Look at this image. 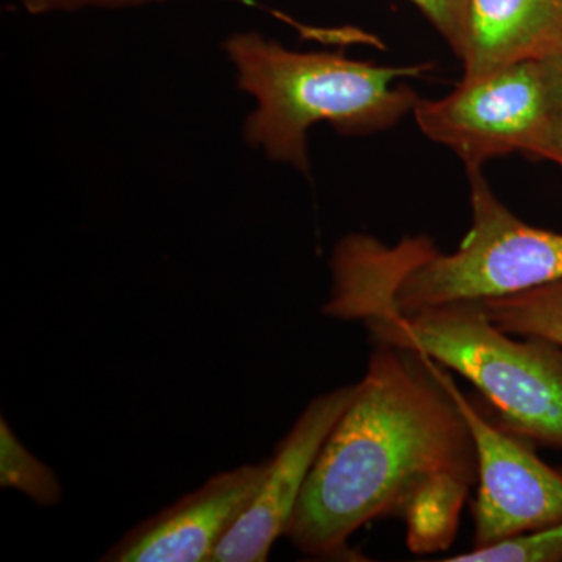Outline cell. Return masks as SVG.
Instances as JSON below:
<instances>
[{
  "label": "cell",
  "instance_id": "6da1fadb",
  "mask_svg": "<svg viewBox=\"0 0 562 562\" xmlns=\"http://www.w3.org/2000/svg\"><path fill=\"white\" fill-rule=\"evenodd\" d=\"M446 372L419 351L376 342L288 525L302 553L347 554L355 532L402 517L413 495L441 473L479 480L472 432Z\"/></svg>",
  "mask_w": 562,
  "mask_h": 562
},
{
  "label": "cell",
  "instance_id": "7a4b0ae2",
  "mask_svg": "<svg viewBox=\"0 0 562 562\" xmlns=\"http://www.w3.org/2000/svg\"><path fill=\"white\" fill-rule=\"evenodd\" d=\"M472 225L442 254L425 236L387 246L349 235L331 255V291L322 313L368 322L452 303L505 297L562 280V233L532 227L498 201L482 169H468Z\"/></svg>",
  "mask_w": 562,
  "mask_h": 562
},
{
  "label": "cell",
  "instance_id": "3957f363",
  "mask_svg": "<svg viewBox=\"0 0 562 562\" xmlns=\"http://www.w3.org/2000/svg\"><path fill=\"white\" fill-rule=\"evenodd\" d=\"M224 50L238 87L255 99L244 139L273 161L310 172L308 132L327 122L342 135H371L394 127L413 111L417 94L394 87L430 66L373 65L331 52H297L260 33H235Z\"/></svg>",
  "mask_w": 562,
  "mask_h": 562
},
{
  "label": "cell",
  "instance_id": "277c9868",
  "mask_svg": "<svg viewBox=\"0 0 562 562\" xmlns=\"http://www.w3.org/2000/svg\"><path fill=\"white\" fill-rule=\"evenodd\" d=\"M373 341L419 351L460 373L490 402L503 428L532 443L562 449V349L516 339L479 302L452 303L366 322Z\"/></svg>",
  "mask_w": 562,
  "mask_h": 562
},
{
  "label": "cell",
  "instance_id": "5b68a950",
  "mask_svg": "<svg viewBox=\"0 0 562 562\" xmlns=\"http://www.w3.org/2000/svg\"><path fill=\"white\" fill-rule=\"evenodd\" d=\"M413 114L420 132L458 155L465 169L512 154L531 157L554 121L539 60L462 77L446 98L417 99Z\"/></svg>",
  "mask_w": 562,
  "mask_h": 562
},
{
  "label": "cell",
  "instance_id": "8992f818",
  "mask_svg": "<svg viewBox=\"0 0 562 562\" xmlns=\"http://www.w3.org/2000/svg\"><path fill=\"white\" fill-rule=\"evenodd\" d=\"M446 379L475 443L480 487L472 505L473 549L562 522V471L546 464L535 443L484 416L449 369Z\"/></svg>",
  "mask_w": 562,
  "mask_h": 562
},
{
  "label": "cell",
  "instance_id": "52a82bcc",
  "mask_svg": "<svg viewBox=\"0 0 562 562\" xmlns=\"http://www.w3.org/2000/svg\"><path fill=\"white\" fill-rule=\"evenodd\" d=\"M358 392V383L317 395L268 460L260 490L211 562H262L288 525L322 447Z\"/></svg>",
  "mask_w": 562,
  "mask_h": 562
},
{
  "label": "cell",
  "instance_id": "ba28073f",
  "mask_svg": "<svg viewBox=\"0 0 562 562\" xmlns=\"http://www.w3.org/2000/svg\"><path fill=\"white\" fill-rule=\"evenodd\" d=\"M266 472L268 460L216 473L199 490L136 525L102 561L211 562L249 508Z\"/></svg>",
  "mask_w": 562,
  "mask_h": 562
},
{
  "label": "cell",
  "instance_id": "9c48e42d",
  "mask_svg": "<svg viewBox=\"0 0 562 562\" xmlns=\"http://www.w3.org/2000/svg\"><path fill=\"white\" fill-rule=\"evenodd\" d=\"M562 52V0H469L464 77Z\"/></svg>",
  "mask_w": 562,
  "mask_h": 562
},
{
  "label": "cell",
  "instance_id": "30bf717a",
  "mask_svg": "<svg viewBox=\"0 0 562 562\" xmlns=\"http://www.w3.org/2000/svg\"><path fill=\"white\" fill-rule=\"evenodd\" d=\"M475 480L441 473L425 483L406 505V543L413 553L431 554L449 549L460 527V516Z\"/></svg>",
  "mask_w": 562,
  "mask_h": 562
},
{
  "label": "cell",
  "instance_id": "8fae6325",
  "mask_svg": "<svg viewBox=\"0 0 562 562\" xmlns=\"http://www.w3.org/2000/svg\"><path fill=\"white\" fill-rule=\"evenodd\" d=\"M498 328L520 338H539L562 349V280L479 302Z\"/></svg>",
  "mask_w": 562,
  "mask_h": 562
},
{
  "label": "cell",
  "instance_id": "7c38bea8",
  "mask_svg": "<svg viewBox=\"0 0 562 562\" xmlns=\"http://www.w3.org/2000/svg\"><path fill=\"white\" fill-rule=\"evenodd\" d=\"M0 484L22 492L40 506L57 505L63 494L55 472L25 449L3 417L0 420Z\"/></svg>",
  "mask_w": 562,
  "mask_h": 562
},
{
  "label": "cell",
  "instance_id": "4fadbf2b",
  "mask_svg": "<svg viewBox=\"0 0 562 562\" xmlns=\"http://www.w3.org/2000/svg\"><path fill=\"white\" fill-rule=\"evenodd\" d=\"M449 562H561L562 522L449 558Z\"/></svg>",
  "mask_w": 562,
  "mask_h": 562
},
{
  "label": "cell",
  "instance_id": "5bb4252c",
  "mask_svg": "<svg viewBox=\"0 0 562 562\" xmlns=\"http://www.w3.org/2000/svg\"><path fill=\"white\" fill-rule=\"evenodd\" d=\"M441 33L454 55L460 58L464 47L465 25H468L469 0H409Z\"/></svg>",
  "mask_w": 562,
  "mask_h": 562
},
{
  "label": "cell",
  "instance_id": "9a60e30c",
  "mask_svg": "<svg viewBox=\"0 0 562 562\" xmlns=\"http://www.w3.org/2000/svg\"><path fill=\"white\" fill-rule=\"evenodd\" d=\"M166 2V0H21L31 13H49L54 10H76L83 7H132L143 3Z\"/></svg>",
  "mask_w": 562,
  "mask_h": 562
},
{
  "label": "cell",
  "instance_id": "2e32d148",
  "mask_svg": "<svg viewBox=\"0 0 562 562\" xmlns=\"http://www.w3.org/2000/svg\"><path fill=\"white\" fill-rule=\"evenodd\" d=\"M541 61L553 120L562 121V52Z\"/></svg>",
  "mask_w": 562,
  "mask_h": 562
},
{
  "label": "cell",
  "instance_id": "e0dca14e",
  "mask_svg": "<svg viewBox=\"0 0 562 562\" xmlns=\"http://www.w3.org/2000/svg\"><path fill=\"white\" fill-rule=\"evenodd\" d=\"M531 158L552 161L562 169V121L554 120L550 124L546 135L531 151Z\"/></svg>",
  "mask_w": 562,
  "mask_h": 562
}]
</instances>
